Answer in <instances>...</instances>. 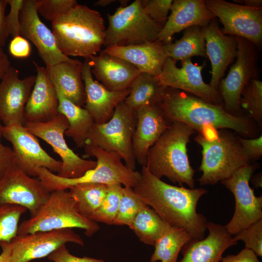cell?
<instances>
[{"mask_svg":"<svg viewBox=\"0 0 262 262\" xmlns=\"http://www.w3.org/2000/svg\"><path fill=\"white\" fill-rule=\"evenodd\" d=\"M7 0H0V47L4 46L8 37L6 27L5 11Z\"/></svg>","mask_w":262,"mask_h":262,"instance_id":"c3c4849f","label":"cell"},{"mask_svg":"<svg viewBox=\"0 0 262 262\" xmlns=\"http://www.w3.org/2000/svg\"><path fill=\"white\" fill-rule=\"evenodd\" d=\"M11 55L16 58L28 57L31 52V46L29 41L22 36L17 35L13 38L9 46Z\"/></svg>","mask_w":262,"mask_h":262,"instance_id":"f6af8a7d","label":"cell"},{"mask_svg":"<svg viewBox=\"0 0 262 262\" xmlns=\"http://www.w3.org/2000/svg\"><path fill=\"white\" fill-rule=\"evenodd\" d=\"M259 164L252 163L235 171L222 183L234 195L235 208L230 221L225 226L231 234H235L262 219V196H256L249 180Z\"/></svg>","mask_w":262,"mask_h":262,"instance_id":"8fae6325","label":"cell"},{"mask_svg":"<svg viewBox=\"0 0 262 262\" xmlns=\"http://www.w3.org/2000/svg\"><path fill=\"white\" fill-rule=\"evenodd\" d=\"M207 237L192 240L181 249L183 258L179 262H219L224 251L237 244L225 226L207 222Z\"/></svg>","mask_w":262,"mask_h":262,"instance_id":"d4e9b609","label":"cell"},{"mask_svg":"<svg viewBox=\"0 0 262 262\" xmlns=\"http://www.w3.org/2000/svg\"><path fill=\"white\" fill-rule=\"evenodd\" d=\"M146 205L132 188L123 186L114 225L129 227L137 213Z\"/></svg>","mask_w":262,"mask_h":262,"instance_id":"d590c367","label":"cell"},{"mask_svg":"<svg viewBox=\"0 0 262 262\" xmlns=\"http://www.w3.org/2000/svg\"><path fill=\"white\" fill-rule=\"evenodd\" d=\"M36 1L24 0L20 13V35L33 44L47 68L63 62L75 61L59 49L52 31L39 16Z\"/></svg>","mask_w":262,"mask_h":262,"instance_id":"ac0fdd59","label":"cell"},{"mask_svg":"<svg viewBox=\"0 0 262 262\" xmlns=\"http://www.w3.org/2000/svg\"><path fill=\"white\" fill-rule=\"evenodd\" d=\"M77 4L75 0H36V1L38 13L51 21L66 13Z\"/></svg>","mask_w":262,"mask_h":262,"instance_id":"ab89813d","label":"cell"},{"mask_svg":"<svg viewBox=\"0 0 262 262\" xmlns=\"http://www.w3.org/2000/svg\"><path fill=\"white\" fill-rule=\"evenodd\" d=\"M170 10L171 14L156 39L163 44L172 41L175 34L188 27H204L216 18L207 7L204 0H174Z\"/></svg>","mask_w":262,"mask_h":262,"instance_id":"cb8c5ba5","label":"cell"},{"mask_svg":"<svg viewBox=\"0 0 262 262\" xmlns=\"http://www.w3.org/2000/svg\"><path fill=\"white\" fill-rule=\"evenodd\" d=\"M69 242L84 246L81 236L70 228L17 235L10 242L12 253L9 262H30L44 258Z\"/></svg>","mask_w":262,"mask_h":262,"instance_id":"2e32d148","label":"cell"},{"mask_svg":"<svg viewBox=\"0 0 262 262\" xmlns=\"http://www.w3.org/2000/svg\"><path fill=\"white\" fill-rule=\"evenodd\" d=\"M252 182L256 187H262V174H258L255 175L252 180Z\"/></svg>","mask_w":262,"mask_h":262,"instance_id":"db71d44e","label":"cell"},{"mask_svg":"<svg viewBox=\"0 0 262 262\" xmlns=\"http://www.w3.org/2000/svg\"><path fill=\"white\" fill-rule=\"evenodd\" d=\"M235 37L238 46L236 57L226 77L220 81L217 91L225 111L240 116L244 115L240 106L242 93L251 80L258 79L260 49L251 42Z\"/></svg>","mask_w":262,"mask_h":262,"instance_id":"30bf717a","label":"cell"},{"mask_svg":"<svg viewBox=\"0 0 262 262\" xmlns=\"http://www.w3.org/2000/svg\"><path fill=\"white\" fill-rule=\"evenodd\" d=\"M10 66V62L7 56L6 55L0 61V79L2 78V76Z\"/></svg>","mask_w":262,"mask_h":262,"instance_id":"816d5d0a","label":"cell"},{"mask_svg":"<svg viewBox=\"0 0 262 262\" xmlns=\"http://www.w3.org/2000/svg\"><path fill=\"white\" fill-rule=\"evenodd\" d=\"M82 63L63 62L47 67L49 78L55 87L75 104L82 107L85 103V92L82 74Z\"/></svg>","mask_w":262,"mask_h":262,"instance_id":"83f0119b","label":"cell"},{"mask_svg":"<svg viewBox=\"0 0 262 262\" xmlns=\"http://www.w3.org/2000/svg\"><path fill=\"white\" fill-rule=\"evenodd\" d=\"M223 25L225 35L245 38L260 49L262 45V8L247 7L224 0H204Z\"/></svg>","mask_w":262,"mask_h":262,"instance_id":"4fadbf2b","label":"cell"},{"mask_svg":"<svg viewBox=\"0 0 262 262\" xmlns=\"http://www.w3.org/2000/svg\"><path fill=\"white\" fill-rule=\"evenodd\" d=\"M170 122L188 124L202 133L210 128L229 129L245 138H254L260 127L246 115L235 116L227 112L223 103L207 102L187 92L167 87L159 104Z\"/></svg>","mask_w":262,"mask_h":262,"instance_id":"7a4b0ae2","label":"cell"},{"mask_svg":"<svg viewBox=\"0 0 262 262\" xmlns=\"http://www.w3.org/2000/svg\"><path fill=\"white\" fill-rule=\"evenodd\" d=\"M6 55L1 47H0V61Z\"/></svg>","mask_w":262,"mask_h":262,"instance_id":"11a10c76","label":"cell"},{"mask_svg":"<svg viewBox=\"0 0 262 262\" xmlns=\"http://www.w3.org/2000/svg\"><path fill=\"white\" fill-rule=\"evenodd\" d=\"M82 74L85 92L84 108L93 118L94 123L101 124L109 120L116 106L124 101L130 92V88L110 91L94 79L89 58L82 63Z\"/></svg>","mask_w":262,"mask_h":262,"instance_id":"ffe728a7","label":"cell"},{"mask_svg":"<svg viewBox=\"0 0 262 262\" xmlns=\"http://www.w3.org/2000/svg\"><path fill=\"white\" fill-rule=\"evenodd\" d=\"M23 126L33 135L49 144L61 158L62 168L57 174L59 176L68 179L77 178L96 167V161L81 158L68 147L64 135L69 123L63 114L59 113L52 119L45 123L25 122Z\"/></svg>","mask_w":262,"mask_h":262,"instance_id":"7c38bea8","label":"cell"},{"mask_svg":"<svg viewBox=\"0 0 262 262\" xmlns=\"http://www.w3.org/2000/svg\"><path fill=\"white\" fill-rule=\"evenodd\" d=\"M119 1V0H99L97 1H96L94 5L96 6H101V7H105L106 6H108L110 5V4Z\"/></svg>","mask_w":262,"mask_h":262,"instance_id":"f5cc1de1","label":"cell"},{"mask_svg":"<svg viewBox=\"0 0 262 262\" xmlns=\"http://www.w3.org/2000/svg\"><path fill=\"white\" fill-rule=\"evenodd\" d=\"M108 187L100 183H83L70 187L68 191L79 213L90 219L104 199Z\"/></svg>","mask_w":262,"mask_h":262,"instance_id":"836d02e7","label":"cell"},{"mask_svg":"<svg viewBox=\"0 0 262 262\" xmlns=\"http://www.w3.org/2000/svg\"><path fill=\"white\" fill-rule=\"evenodd\" d=\"M50 194L38 178L30 176L16 164L0 180V204L22 206L29 211L31 216L36 214Z\"/></svg>","mask_w":262,"mask_h":262,"instance_id":"5bb4252c","label":"cell"},{"mask_svg":"<svg viewBox=\"0 0 262 262\" xmlns=\"http://www.w3.org/2000/svg\"><path fill=\"white\" fill-rule=\"evenodd\" d=\"M166 88L157 76L141 72L131 82L130 94L124 101L135 112L144 106L159 105Z\"/></svg>","mask_w":262,"mask_h":262,"instance_id":"f546056e","label":"cell"},{"mask_svg":"<svg viewBox=\"0 0 262 262\" xmlns=\"http://www.w3.org/2000/svg\"><path fill=\"white\" fill-rule=\"evenodd\" d=\"M137 123L132 138L136 162L146 166L150 148L170 126L159 105L144 106L136 111Z\"/></svg>","mask_w":262,"mask_h":262,"instance_id":"44dd1931","label":"cell"},{"mask_svg":"<svg viewBox=\"0 0 262 262\" xmlns=\"http://www.w3.org/2000/svg\"></svg>","mask_w":262,"mask_h":262,"instance_id":"9f6ffc18","label":"cell"},{"mask_svg":"<svg viewBox=\"0 0 262 262\" xmlns=\"http://www.w3.org/2000/svg\"><path fill=\"white\" fill-rule=\"evenodd\" d=\"M55 88L59 99V113L66 117L69 123L65 134L71 138L77 147H84L87 135L94 123V120L85 108L75 104L65 96L58 87Z\"/></svg>","mask_w":262,"mask_h":262,"instance_id":"f1b7e54d","label":"cell"},{"mask_svg":"<svg viewBox=\"0 0 262 262\" xmlns=\"http://www.w3.org/2000/svg\"><path fill=\"white\" fill-rule=\"evenodd\" d=\"M167 56L177 62L194 56L207 58L204 27L193 26L183 31V35L174 43L163 44Z\"/></svg>","mask_w":262,"mask_h":262,"instance_id":"4dcf8cb0","label":"cell"},{"mask_svg":"<svg viewBox=\"0 0 262 262\" xmlns=\"http://www.w3.org/2000/svg\"><path fill=\"white\" fill-rule=\"evenodd\" d=\"M169 225L153 209L146 205L137 213L129 227L141 242L154 246Z\"/></svg>","mask_w":262,"mask_h":262,"instance_id":"d6a6232c","label":"cell"},{"mask_svg":"<svg viewBox=\"0 0 262 262\" xmlns=\"http://www.w3.org/2000/svg\"><path fill=\"white\" fill-rule=\"evenodd\" d=\"M140 173L133 190L144 203L170 226L185 229L193 240L203 239L207 221L196 212V206L207 190L169 184L151 174L146 166H142Z\"/></svg>","mask_w":262,"mask_h":262,"instance_id":"6da1fadb","label":"cell"},{"mask_svg":"<svg viewBox=\"0 0 262 262\" xmlns=\"http://www.w3.org/2000/svg\"><path fill=\"white\" fill-rule=\"evenodd\" d=\"M234 239L242 241L245 247L251 250L257 256H262V219L249 225L235 234Z\"/></svg>","mask_w":262,"mask_h":262,"instance_id":"f35d334b","label":"cell"},{"mask_svg":"<svg viewBox=\"0 0 262 262\" xmlns=\"http://www.w3.org/2000/svg\"><path fill=\"white\" fill-rule=\"evenodd\" d=\"M86 157H95L97 164L92 169L75 179L62 178L48 169H36L37 178L49 192L67 190L79 184L100 183L107 185H120L134 187L141 178L140 172L133 170L124 164L120 156L114 152L107 151L96 146L86 145Z\"/></svg>","mask_w":262,"mask_h":262,"instance_id":"8992f818","label":"cell"},{"mask_svg":"<svg viewBox=\"0 0 262 262\" xmlns=\"http://www.w3.org/2000/svg\"><path fill=\"white\" fill-rule=\"evenodd\" d=\"M192 240L185 229L169 225L156 241L150 262H177L180 251Z\"/></svg>","mask_w":262,"mask_h":262,"instance_id":"1f68e13d","label":"cell"},{"mask_svg":"<svg viewBox=\"0 0 262 262\" xmlns=\"http://www.w3.org/2000/svg\"><path fill=\"white\" fill-rule=\"evenodd\" d=\"M136 123V112L123 101L116 106L106 122L94 123L87 135L85 145H93L117 153L127 166L135 170L136 162L133 152L132 138Z\"/></svg>","mask_w":262,"mask_h":262,"instance_id":"ba28073f","label":"cell"},{"mask_svg":"<svg viewBox=\"0 0 262 262\" xmlns=\"http://www.w3.org/2000/svg\"><path fill=\"white\" fill-rule=\"evenodd\" d=\"M91 72L110 91L127 89L141 72L131 64L120 58L103 52L90 58Z\"/></svg>","mask_w":262,"mask_h":262,"instance_id":"484cf974","label":"cell"},{"mask_svg":"<svg viewBox=\"0 0 262 262\" xmlns=\"http://www.w3.org/2000/svg\"><path fill=\"white\" fill-rule=\"evenodd\" d=\"M0 246L1 248L0 262H9L12 253V246L10 242H1Z\"/></svg>","mask_w":262,"mask_h":262,"instance_id":"681fc988","label":"cell"},{"mask_svg":"<svg viewBox=\"0 0 262 262\" xmlns=\"http://www.w3.org/2000/svg\"><path fill=\"white\" fill-rule=\"evenodd\" d=\"M53 262H105L103 260L88 257H78L71 254L64 245L48 256Z\"/></svg>","mask_w":262,"mask_h":262,"instance_id":"ee69618b","label":"cell"},{"mask_svg":"<svg viewBox=\"0 0 262 262\" xmlns=\"http://www.w3.org/2000/svg\"><path fill=\"white\" fill-rule=\"evenodd\" d=\"M4 126L0 121V180L7 170L15 164V156L12 148L1 142Z\"/></svg>","mask_w":262,"mask_h":262,"instance_id":"bcb514c9","label":"cell"},{"mask_svg":"<svg viewBox=\"0 0 262 262\" xmlns=\"http://www.w3.org/2000/svg\"><path fill=\"white\" fill-rule=\"evenodd\" d=\"M74 228L84 229L88 237L100 229L97 222L79 213L68 191L60 190L51 192L36 214L19 224L17 235Z\"/></svg>","mask_w":262,"mask_h":262,"instance_id":"52a82bcc","label":"cell"},{"mask_svg":"<svg viewBox=\"0 0 262 262\" xmlns=\"http://www.w3.org/2000/svg\"><path fill=\"white\" fill-rule=\"evenodd\" d=\"M37 74L24 109L25 122L45 123L59 114V99L46 67L33 62Z\"/></svg>","mask_w":262,"mask_h":262,"instance_id":"603a6c76","label":"cell"},{"mask_svg":"<svg viewBox=\"0 0 262 262\" xmlns=\"http://www.w3.org/2000/svg\"><path fill=\"white\" fill-rule=\"evenodd\" d=\"M234 3L239 4H243L242 5L247 7L252 8H262V0H233Z\"/></svg>","mask_w":262,"mask_h":262,"instance_id":"f907efd6","label":"cell"},{"mask_svg":"<svg viewBox=\"0 0 262 262\" xmlns=\"http://www.w3.org/2000/svg\"><path fill=\"white\" fill-rule=\"evenodd\" d=\"M203 68L202 65L194 64L191 58L181 61V67H178L175 61L167 57L162 72L157 77L166 87L187 92L209 103H223L218 91L204 82Z\"/></svg>","mask_w":262,"mask_h":262,"instance_id":"e0dca14e","label":"cell"},{"mask_svg":"<svg viewBox=\"0 0 262 262\" xmlns=\"http://www.w3.org/2000/svg\"><path fill=\"white\" fill-rule=\"evenodd\" d=\"M109 25L103 46H124L156 40L163 27L151 20L142 8L140 0L120 6L112 15L107 14Z\"/></svg>","mask_w":262,"mask_h":262,"instance_id":"9c48e42d","label":"cell"},{"mask_svg":"<svg viewBox=\"0 0 262 262\" xmlns=\"http://www.w3.org/2000/svg\"><path fill=\"white\" fill-rule=\"evenodd\" d=\"M52 32L60 50L66 56L85 58L96 55L105 41L101 14L78 3L51 21Z\"/></svg>","mask_w":262,"mask_h":262,"instance_id":"3957f363","label":"cell"},{"mask_svg":"<svg viewBox=\"0 0 262 262\" xmlns=\"http://www.w3.org/2000/svg\"><path fill=\"white\" fill-rule=\"evenodd\" d=\"M172 0H140L141 5L147 15L163 27L166 23Z\"/></svg>","mask_w":262,"mask_h":262,"instance_id":"60d3db41","label":"cell"},{"mask_svg":"<svg viewBox=\"0 0 262 262\" xmlns=\"http://www.w3.org/2000/svg\"><path fill=\"white\" fill-rule=\"evenodd\" d=\"M195 141L202 147L198 179L201 185H214L241 167L252 163L244 154L239 135L229 129H208Z\"/></svg>","mask_w":262,"mask_h":262,"instance_id":"5b68a950","label":"cell"},{"mask_svg":"<svg viewBox=\"0 0 262 262\" xmlns=\"http://www.w3.org/2000/svg\"><path fill=\"white\" fill-rule=\"evenodd\" d=\"M7 2L10 10L5 17L6 30L8 36L13 38L20 35V13L24 0H7Z\"/></svg>","mask_w":262,"mask_h":262,"instance_id":"b9f144b4","label":"cell"},{"mask_svg":"<svg viewBox=\"0 0 262 262\" xmlns=\"http://www.w3.org/2000/svg\"><path fill=\"white\" fill-rule=\"evenodd\" d=\"M204 33L206 54L212 66L209 84L217 90L227 67L236 59L237 43L235 36L222 33L216 18L204 27Z\"/></svg>","mask_w":262,"mask_h":262,"instance_id":"7402d4cb","label":"cell"},{"mask_svg":"<svg viewBox=\"0 0 262 262\" xmlns=\"http://www.w3.org/2000/svg\"><path fill=\"white\" fill-rule=\"evenodd\" d=\"M243 151L251 163L259 159L262 155V135L254 138H245L239 135Z\"/></svg>","mask_w":262,"mask_h":262,"instance_id":"7bdbcfd3","label":"cell"},{"mask_svg":"<svg viewBox=\"0 0 262 262\" xmlns=\"http://www.w3.org/2000/svg\"><path fill=\"white\" fill-rule=\"evenodd\" d=\"M0 82V121L4 127L23 126L25 107L36 76L19 77V72L10 66Z\"/></svg>","mask_w":262,"mask_h":262,"instance_id":"d6986e66","label":"cell"},{"mask_svg":"<svg viewBox=\"0 0 262 262\" xmlns=\"http://www.w3.org/2000/svg\"><path fill=\"white\" fill-rule=\"evenodd\" d=\"M2 136L12 144L15 164L30 176L37 177L36 170L41 167L57 174L60 171L61 161L50 156L24 126H4Z\"/></svg>","mask_w":262,"mask_h":262,"instance_id":"9a60e30c","label":"cell"},{"mask_svg":"<svg viewBox=\"0 0 262 262\" xmlns=\"http://www.w3.org/2000/svg\"><path fill=\"white\" fill-rule=\"evenodd\" d=\"M196 131L183 122L174 121L149 149L146 166L156 178L166 177L181 186L195 187V170L187 154V144Z\"/></svg>","mask_w":262,"mask_h":262,"instance_id":"277c9868","label":"cell"},{"mask_svg":"<svg viewBox=\"0 0 262 262\" xmlns=\"http://www.w3.org/2000/svg\"><path fill=\"white\" fill-rule=\"evenodd\" d=\"M122 186L108 185L106 196L90 219L107 225H114L122 195Z\"/></svg>","mask_w":262,"mask_h":262,"instance_id":"74e56055","label":"cell"},{"mask_svg":"<svg viewBox=\"0 0 262 262\" xmlns=\"http://www.w3.org/2000/svg\"><path fill=\"white\" fill-rule=\"evenodd\" d=\"M240 106L248 114L247 116L260 127L262 125V82L258 79L251 80L243 90Z\"/></svg>","mask_w":262,"mask_h":262,"instance_id":"e575fe53","label":"cell"},{"mask_svg":"<svg viewBox=\"0 0 262 262\" xmlns=\"http://www.w3.org/2000/svg\"><path fill=\"white\" fill-rule=\"evenodd\" d=\"M27 211L21 206L0 204V242H10L17 235L20 218Z\"/></svg>","mask_w":262,"mask_h":262,"instance_id":"8d00e7d4","label":"cell"},{"mask_svg":"<svg viewBox=\"0 0 262 262\" xmlns=\"http://www.w3.org/2000/svg\"><path fill=\"white\" fill-rule=\"evenodd\" d=\"M221 262H260L257 256L250 249L245 247L237 255L222 257Z\"/></svg>","mask_w":262,"mask_h":262,"instance_id":"7dc6e473","label":"cell"},{"mask_svg":"<svg viewBox=\"0 0 262 262\" xmlns=\"http://www.w3.org/2000/svg\"><path fill=\"white\" fill-rule=\"evenodd\" d=\"M102 52L123 59L141 72L158 76L167 58L163 43L157 40L139 45L106 47Z\"/></svg>","mask_w":262,"mask_h":262,"instance_id":"4316f807","label":"cell"}]
</instances>
